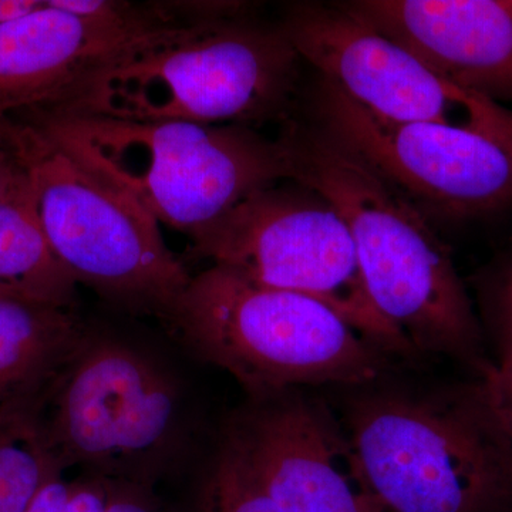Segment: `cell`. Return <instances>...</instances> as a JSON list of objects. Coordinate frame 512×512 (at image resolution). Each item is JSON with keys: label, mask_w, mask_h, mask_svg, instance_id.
Segmentation results:
<instances>
[{"label": "cell", "mask_w": 512, "mask_h": 512, "mask_svg": "<svg viewBox=\"0 0 512 512\" xmlns=\"http://www.w3.org/2000/svg\"><path fill=\"white\" fill-rule=\"evenodd\" d=\"M343 10L464 92L512 104L510 0H350Z\"/></svg>", "instance_id": "4fadbf2b"}, {"label": "cell", "mask_w": 512, "mask_h": 512, "mask_svg": "<svg viewBox=\"0 0 512 512\" xmlns=\"http://www.w3.org/2000/svg\"><path fill=\"white\" fill-rule=\"evenodd\" d=\"M511 6H512V0H511Z\"/></svg>", "instance_id": "d4e9b609"}, {"label": "cell", "mask_w": 512, "mask_h": 512, "mask_svg": "<svg viewBox=\"0 0 512 512\" xmlns=\"http://www.w3.org/2000/svg\"><path fill=\"white\" fill-rule=\"evenodd\" d=\"M483 284L485 329L494 345L495 362H500L512 356V254Z\"/></svg>", "instance_id": "ac0fdd59"}, {"label": "cell", "mask_w": 512, "mask_h": 512, "mask_svg": "<svg viewBox=\"0 0 512 512\" xmlns=\"http://www.w3.org/2000/svg\"><path fill=\"white\" fill-rule=\"evenodd\" d=\"M109 512H158L148 495V487L127 481L109 480Z\"/></svg>", "instance_id": "44dd1931"}, {"label": "cell", "mask_w": 512, "mask_h": 512, "mask_svg": "<svg viewBox=\"0 0 512 512\" xmlns=\"http://www.w3.org/2000/svg\"><path fill=\"white\" fill-rule=\"evenodd\" d=\"M23 170L5 141L0 138V201L22 180Z\"/></svg>", "instance_id": "603a6c76"}, {"label": "cell", "mask_w": 512, "mask_h": 512, "mask_svg": "<svg viewBox=\"0 0 512 512\" xmlns=\"http://www.w3.org/2000/svg\"><path fill=\"white\" fill-rule=\"evenodd\" d=\"M221 436L282 512H386L332 403L309 389L248 399Z\"/></svg>", "instance_id": "8fae6325"}, {"label": "cell", "mask_w": 512, "mask_h": 512, "mask_svg": "<svg viewBox=\"0 0 512 512\" xmlns=\"http://www.w3.org/2000/svg\"><path fill=\"white\" fill-rule=\"evenodd\" d=\"M404 367L333 389L384 511L512 512V440L481 380L417 379Z\"/></svg>", "instance_id": "7a4b0ae2"}, {"label": "cell", "mask_w": 512, "mask_h": 512, "mask_svg": "<svg viewBox=\"0 0 512 512\" xmlns=\"http://www.w3.org/2000/svg\"><path fill=\"white\" fill-rule=\"evenodd\" d=\"M43 5L45 0H0V25L32 15Z\"/></svg>", "instance_id": "cb8c5ba5"}, {"label": "cell", "mask_w": 512, "mask_h": 512, "mask_svg": "<svg viewBox=\"0 0 512 512\" xmlns=\"http://www.w3.org/2000/svg\"><path fill=\"white\" fill-rule=\"evenodd\" d=\"M480 380L495 416L512 440V356L495 362Z\"/></svg>", "instance_id": "d6986e66"}, {"label": "cell", "mask_w": 512, "mask_h": 512, "mask_svg": "<svg viewBox=\"0 0 512 512\" xmlns=\"http://www.w3.org/2000/svg\"><path fill=\"white\" fill-rule=\"evenodd\" d=\"M292 180L319 192L348 225L367 293L421 360L456 362L483 377L485 335L450 248L392 185L309 121L279 134Z\"/></svg>", "instance_id": "6da1fadb"}, {"label": "cell", "mask_w": 512, "mask_h": 512, "mask_svg": "<svg viewBox=\"0 0 512 512\" xmlns=\"http://www.w3.org/2000/svg\"><path fill=\"white\" fill-rule=\"evenodd\" d=\"M0 293L74 309L77 282L50 247L28 177L0 201Z\"/></svg>", "instance_id": "9a60e30c"}, {"label": "cell", "mask_w": 512, "mask_h": 512, "mask_svg": "<svg viewBox=\"0 0 512 512\" xmlns=\"http://www.w3.org/2000/svg\"><path fill=\"white\" fill-rule=\"evenodd\" d=\"M165 325L234 377L248 399L356 386L406 365L323 303L218 265L192 276Z\"/></svg>", "instance_id": "5b68a950"}, {"label": "cell", "mask_w": 512, "mask_h": 512, "mask_svg": "<svg viewBox=\"0 0 512 512\" xmlns=\"http://www.w3.org/2000/svg\"><path fill=\"white\" fill-rule=\"evenodd\" d=\"M70 483L63 480V474L49 478L37 490L26 512H66Z\"/></svg>", "instance_id": "7402d4cb"}, {"label": "cell", "mask_w": 512, "mask_h": 512, "mask_svg": "<svg viewBox=\"0 0 512 512\" xmlns=\"http://www.w3.org/2000/svg\"><path fill=\"white\" fill-rule=\"evenodd\" d=\"M211 265L268 288L308 296L406 365L423 360L377 311L342 215L319 192L282 181L249 195L192 238Z\"/></svg>", "instance_id": "ba28073f"}, {"label": "cell", "mask_w": 512, "mask_h": 512, "mask_svg": "<svg viewBox=\"0 0 512 512\" xmlns=\"http://www.w3.org/2000/svg\"><path fill=\"white\" fill-rule=\"evenodd\" d=\"M87 330L74 309L0 295V403L49 386Z\"/></svg>", "instance_id": "5bb4252c"}, {"label": "cell", "mask_w": 512, "mask_h": 512, "mask_svg": "<svg viewBox=\"0 0 512 512\" xmlns=\"http://www.w3.org/2000/svg\"><path fill=\"white\" fill-rule=\"evenodd\" d=\"M303 63L392 123L508 130L512 111L464 92L336 3H295L279 22Z\"/></svg>", "instance_id": "30bf717a"}, {"label": "cell", "mask_w": 512, "mask_h": 512, "mask_svg": "<svg viewBox=\"0 0 512 512\" xmlns=\"http://www.w3.org/2000/svg\"><path fill=\"white\" fill-rule=\"evenodd\" d=\"M200 512H282L241 454L221 436L205 474Z\"/></svg>", "instance_id": "e0dca14e"}, {"label": "cell", "mask_w": 512, "mask_h": 512, "mask_svg": "<svg viewBox=\"0 0 512 512\" xmlns=\"http://www.w3.org/2000/svg\"><path fill=\"white\" fill-rule=\"evenodd\" d=\"M309 109V123L352 151L431 224L512 210V128L392 123L322 77Z\"/></svg>", "instance_id": "9c48e42d"}, {"label": "cell", "mask_w": 512, "mask_h": 512, "mask_svg": "<svg viewBox=\"0 0 512 512\" xmlns=\"http://www.w3.org/2000/svg\"><path fill=\"white\" fill-rule=\"evenodd\" d=\"M0 138L25 171L50 247L77 285L121 311L167 323L192 276L156 218L29 121H0Z\"/></svg>", "instance_id": "8992f818"}, {"label": "cell", "mask_w": 512, "mask_h": 512, "mask_svg": "<svg viewBox=\"0 0 512 512\" xmlns=\"http://www.w3.org/2000/svg\"><path fill=\"white\" fill-rule=\"evenodd\" d=\"M301 56L252 13L180 26L104 66L52 113L255 128L293 116Z\"/></svg>", "instance_id": "3957f363"}, {"label": "cell", "mask_w": 512, "mask_h": 512, "mask_svg": "<svg viewBox=\"0 0 512 512\" xmlns=\"http://www.w3.org/2000/svg\"><path fill=\"white\" fill-rule=\"evenodd\" d=\"M47 440L63 470L150 487L192 433L183 382L148 350L89 328L50 384Z\"/></svg>", "instance_id": "52a82bcc"}, {"label": "cell", "mask_w": 512, "mask_h": 512, "mask_svg": "<svg viewBox=\"0 0 512 512\" xmlns=\"http://www.w3.org/2000/svg\"><path fill=\"white\" fill-rule=\"evenodd\" d=\"M50 384L0 403V512H26L37 490L63 474L46 434Z\"/></svg>", "instance_id": "2e32d148"}, {"label": "cell", "mask_w": 512, "mask_h": 512, "mask_svg": "<svg viewBox=\"0 0 512 512\" xmlns=\"http://www.w3.org/2000/svg\"><path fill=\"white\" fill-rule=\"evenodd\" d=\"M66 512H109L106 478L87 474L72 481Z\"/></svg>", "instance_id": "ffe728a7"}, {"label": "cell", "mask_w": 512, "mask_h": 512, "mask_svg": "<svg viewBox=\"0 0 512 512\" xmlns=\"http://www.w3.org/2000/svg\"><path fill=\"white\" fill-rule=\"evenodd\" d=\"M183 25L164 3L127 2L119 13L86 19L46 0L0 25V121L57 109L107 64Z\"/></svg>", "instance_id": "7c38bea8"}, {"label": "cell", "mask_w": 512, "mask_h": 512, "mask_svg": "<svg viewBox=\"0 0 512 512\" xmlns=\"http://www.w3.org/2000/svg\"><path fill=\"white\" fill-rule=\"evenodd\" d=\"M18 120L126 191L158 224L191 239L255 191L292 180L281 138L255 128L52 111Z\"/></svg>", "instance_id": "277c9868"}, {"label": "cell", "mask_w": 512, "mask_h": 512, "mask_svg": "<svg viewBox=\"0 0 512 512\" xmlns=\"http://www.w3.org/2000/svg\"><path fill=\"white\" fill-rule=\"evenodd\" d=\"M0 295H2V293H0Z\"/></svg>", "instance_id": "484cf974"}]
</instances>
